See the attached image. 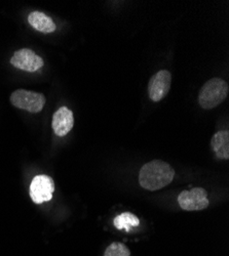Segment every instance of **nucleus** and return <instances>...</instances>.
<instances>
[{"mask_svg":"<svg viewBox=\"0 0 229 256\" xmlns=\"http://www.w3.org/2000/svg\"><path fill=\"white\" fill-rule=\"evenodd\" d=\"M54 180L46 174L36 176L30 184V197L35 204H43L53 199Z\"/></svg>","mask_w":229,"mask_h":256,"instance_id":"4","label":"nucleus"},{"mask_svg":"<svg viewBox=\"0 0 229 256\" xmlns=\"http://www.w3.org/2000/svg\"><path fill=\"white\" fill-rule=\"evenodd\" d=\"M28 23L32 28L45 34L53 33L57 29L53 18L43 12H32L28 16Z\"/></svg>","mask_w":229,"mask_h":256,"instance_id":"9","label":"nucleus"},{"mask_svg":"<svg viewBox=\"0 0 229 256\" xmlns=\"http://www.w3.org/2000/svg\"><path fill=\"white\" fill-rule=\"evenodd\" d=\"M10 62L15 68L30 73L38 71L45 65L43 58H40L29 48H22L17 50Z\"/></svg>","mask_w":229,"mask_h":256,"instance_id":"6","label":"nucleus"},{"mask_svg":"<svg viewBox=\"0 0 229 256\" xmlns=\"http://www.w3.org/2000/svg\"><path fill=\"white\" fill-rule=\"evenodd\" d=\"M178 203L183 210L199 211L209 206L206 190L202 188H193L190 190H183L178 197Z\"/></svg>","mask_w":229,"mask_h":256,"instance_id":"5","label":"nucleus"},{"mask_svg":"<svg viewBox=\"0 0 229 256\" xmlns=\"http://www.w3.org/2000/svg\"><path fill=\"white\" fill-rule=\"evenodd\" d=\"M228 84L221 78L206 81L198 94V104L204 110H212L221 104L228 96Z\"/></svg>","mask_w":229,"mask_h":256,"instance_id":"2","label":"nucleus"},{"mask_svg":"<svg viewBox=\"0 0 229 256\" xmlns=\"http://www.w3.org/2000/svg\"><path fill=\"white\" fill-rule=\"evenodd\" d=\"M113 224L117 230L130 232L132 228L140 226V220L131 212H123L114 218Z\"/></svg>","mask_w":229,"mask_h":256,"instance_id":"11","label":"nucleus"},{"mask_svg":"<svg viewBox=\"0 0 229 256\" xmlns=\"http://www.w3.org/2000/svg\"><path fill=\"white\" fill-rule=\"evenodd\" d=\"M74 125V116L67 106H62L57 110L53 116L52 127L56 136H65L68 134Z\"/></svg>","mask_w":229,"mask_h":256,"instance_id":"8","label":"nucleus"},{"mask_svg":"<svg viewBox=\"0 0 229 256\" xmlns=\"http://www.w3.org/2000/svg\"><path fill=\"white\" fill-rule=\"evenodd\" d=\"M11 102L16 108L30 113H39L46 106V96L43 94L26 90H15L11 96Z\"/></svg>","mask_w":229,"mask_h":256,"instance_id":"3","label":"nucleus"},{"mask_svg":"<svg viewBox=\"0 0 229 256\" xmlns=\"http://www.w3.org/2000/svg\"><path fill=\"white\" fill-rule=\"evenodd\" d=\"M104 256H131V252L123 243L113 242L108 246Z\"/></svg>","mask_w":229,"mask_h":256,"instance_id":"12","label":"nucleus"},{"mask_svg":"<svg viewBox=\"0 0 229 256\" xmlns=\"http://www.w3.org/2000/svg\"><path fill=\"white\" fill-rule=\"evenodd\" d=\"M172 74L168 70H160L154 74L148 83V94L152 102H160L171 88Z\"/></svg>","mask_w":229,"mask_h":256,"instance_id":"7","label":"nucleus"},{"mask_svg":"<svg viewBox=\"0 0 229 256\" xmlns=\"http://www.w3.org/2000/svg\"><path fill=\"white\" fill-rule=\"evenodd\" d=\"M174 168L164 161L153 160L142 166L139 174L141 186L148 190H157L172 182Z\"/></svg>","mask_w":229,"mask_h":256,"instance_id":"1","label":"nucleus"},{"mask_svg":"<svg viewBox=\"0 0 229 256\" xmlns=\"http://www.w3.org/2000/svg\"><path fill=\"white\" fill-rule=\"evenodd\" d=\"M211 146L216 156L220 159L227 160L229 158V132L221 130L215 134L211 140Z\"/></svg>","mask_w":229,"mask_h":256,"instance_id":"10","label":"nucleus"}]
</instances>
